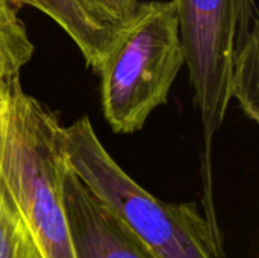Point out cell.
<instances>
[{
  "instance_id": "7a4b0ae2",
  "label": "cell",
  "mask_w": 259,
  "mask_h": 258,
  "mask_svg": "<svg viewBox=\"0 0 259 258\" xmlns=\"http://www.w3.org/2000/svg\"><path fill=\"white\" fill-rule=\"evenodd\" d=\"M68 167L153 258H222L211 224L194 204H168L132 179L83 116L64 128Z\"/></svg>"
},
{
  "instance_id": "6da1fadb",
  "label": "cell",
  "mask_w": 259,
  "mask_h": 258,
  "mask_svg": "<svg viewBox=\"0 0 259 258\" xmlns=\"http://www.w3.org/2000/svg\"><path fill=\"white\" fill-rule=\"evenodd\" d=\"M64 126L15 84L0 99V184L41 258H77L64 205Z\"/></svg>"
},
{
  "instance_id": "5b68a950",
  "label": "cell",
  "mask_w": 259,
  "mask_h": 258,
  "mask_svg": "<svg viewBox=\"0 0 259 258\" xmlns=\"http://www.w3.org/2000/svg\"><path fill=\"white\" fill-rule=\"evenodd\" d=\"M62 189L77 258H153L68 164H65Z\"/></svg>"
},
{
  "instance_id": "ba28073f",
  "label": "cell",
  "mask_w": 259,
  "mask_h": 258,
  "mask_svg": "<svg viewBox=\"0 0 259 258\" xmlns=\"http://www.w3.org/2000/svg\"><path fill=\"white\" fill-rule=\"evenodd\" d=\"M76 3L94 30L105 56L140 6L138 0H76Z\"/></svg>"
},
{
  "instance_id": "3957f363",
  "label": "cell",
  "mask_w": 259,
  "mask_h": 258,
  "mask_svg": "<svg viewBox=\"0 0 259 258\" xmlns=\"http://www.w3.org/2000/svg\"><path fill=\"white\" fill-rule=\"evenodd\" d=\"M185 64L209 149L234 100V85L259 75L255 0H175Z\"/></svg>"
},
{
  "instance_id": "277c9868",
  "label": "cell",
  "mask_w": 259,
  "mask_h": 258,
  "mask_svg": "<svg viewBox=\"0 0 259 258\" xmlns=\"http://www.w3.org/2000/svg\"><path fill=\"white\" fill-rule=\"evenodd\" d=\"M184 64L176 2L140 3L97 71L111 129L118 134L140 131L152 111L167 102Z\"/></svg>"
},
{
  "instance_id": "52a82bcc",
  "label": "cell",
  "mask_w": 259,
  "mask_h": 258,
  "mask_svg": "<svg viewBox=\"0 0 259 258\" xmlns=\"http://www.w3.org/2000/svg\"><path fill=\"white\" fill-rule=\"evenodd\" d=\"M33 43L18 11L0 0V99L20 82L21 68L32 59Z\"/></svg>"
},
{
  "instance_id": "9c48e42d",
  "label": "cell",
  "mask_w": 259,
  "mask_h": 258,
  "mask_svg": "<svg viewBox=\"0 0 259 258\" xmlns=\"http://www.w3.org/2000/svg\"><path fill=\"white\" fill-rule=\"evenodd\" d=\"M0 258H41L29 228L0 184Z\"/></svg>"
},
{
  "instance_id": "8992f818",
  "label": "cell",
  "mask_w": 259,
  "mask_h": 258,
  "mask_svg": "<svg viewBox=\"0 0 259 258\" xmlns=\"http://www.w3.org/2000/svg\"><path fill=\"white\" fill-rule=\"evenodd\" d=\"M11 6L20 11L24 6L35 8L50 17L67 35L74 41L80 50L87 65L91 67L96 73L99 71L103 62V50L99 44V40L91 29L90 23L79 9L76 0H8Z\"/></svg>"
}]
</instances>
